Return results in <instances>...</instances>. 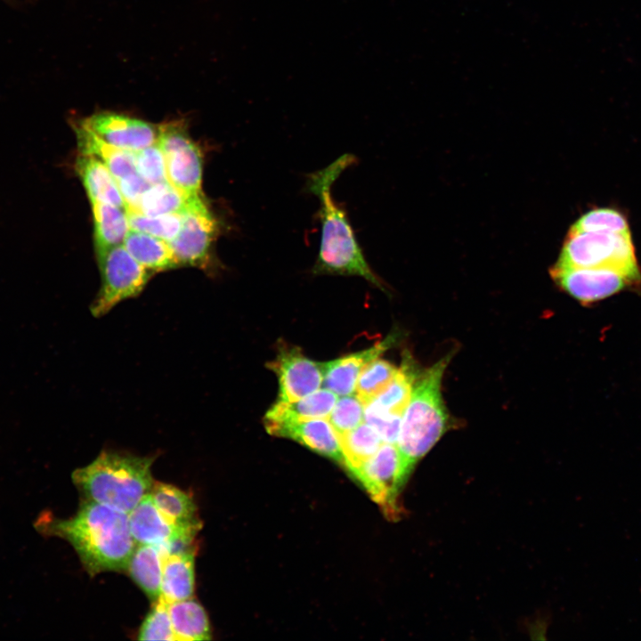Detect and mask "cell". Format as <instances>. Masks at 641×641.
<instances>
[{
	"mask_svg": "<svg viewBox=\"0 0 641 641\" xmlns=\"http://www.w3.org/2000/svg\"><path fill=\"white\" fill-rule=\"evenodd\" d=\"M345 468L351 473L373 456L383 443L376 430L361 423L355 428L338 434Z\"/></svg>",
	"mask_w": 641,
	"mask_h": 641,
	"instance_id": "26",
	"label": "cell"
},
{
	"mask_svg": "<svg viewBox=\"0 0 641 641\" xmlns=\"http://www.w3.org/2000/svg\"><path fill=\"white\" fill-rule=\"evenodd\" d=\"M157 142L165 156L168 182L185 196L200 195L202 157L184 122L159 125Z\"/></svg>",
	"mask_w": 641,
	"mask_h": 641,
	"instance_id": "8",
	"label": "cell"
},
{
	"mask_svg": "<svg viewBox=\"0 0 641 641\" xmlns=\"http://www.w3.org/2000/svg\"><path fill=\"white\" fill-rule=\"evenodd\" d=\"M117 183L126 205V211L137 212L141 197L150 184L137 172L117 180Z\"/></svg>",
	"mask_w": 641,
	"mask_h": 641,
	"instance_id": "35",
	"label": "cell"
},
{
	"mask_svg": "<svg viewBox=\"0 0 641 641\" xmlns=\"http://www.w3.org/2000/svg\"><path fill=\"white\" fill-rule=\"evenodd\" d=\"M94 224V245L96 256L121 245L130 230L126 209L117 206L90 201Z\"/></svg>",
	"mask_w": 641,
	"mask_h": 641,
	"instance_id": "22",
	"label": "cell"
},
{
	"mask_svg": "<svg viewBox=\"0 0 641 641\" xmlns=\"http://www.w3.org/2000/svg\"><path fill=\"white\" fill-rule=\"evenodd\" d=\"M106 142L132 152L157 143L158 126L116 112L103 111L78 120Z\"/></svg>",
	"mask_w": 641,
	"mask_h": 641,
	"instance_id": "13",
	"label": "cell"
},
{
	"mask_svg": "<svg viewBox=\"0 0 641 641\" xmlns=\"http://www.w3.org/2000/svg\"><path fill=\"white\" fill-rule=\"evenodd\" d=\"M572 267L610 268L634 282L641 279L630 231L568 232L556 263Z\"/></svg>",
	"mask_w": 641,
	"mask_h": 641,
	"instance_id": "5",
	"label": "cell"
},
{
	"mask_svg": "<svg viewBox=\"0 0 641 641\" xmlns=\"http://www.w3.org/2000/svg\"><path fill=\"white\" fill-rule=\"evenodd\" d=\"M182 224L176 237L169 242L181 265L207 269L211 248L218 234V223L200 195L190 197L180 213Z\"/></svg>",
	"mask_w": 641,
	"mask_h": 641,
	"instance_id": "9",
	"label": "cell"
},
{
	"mask_svg": "<svg viewBox=\"0 0 641 641\" xmlns=\"http://www.w3.org/2000/svg\"><path fill=\"white\" fill-rule=\"evenodd\" d=\"M101 278V288L90 306L95 317L108 313L123 300L137 296L152 272L141 265L123 245L113 247L97 256Z\"/></svg>",
	"mask_w": 641,
	"mask_h": 641,
	"instance_id": "6",
	"label": "cell"
},
{
	"mask_svg": "<svg viewBox=\"0 0 641 641\" xmlns=\"http://www.w3.org/2000/svg\"><path fill=\"white\" fill-rule=\"evenodd\" d=\"M137 173L150 185L168 182L166 159L157 143L134 152Z\"/></svg>",
	"mask_w": 641,
	"mask_h": 641,
	"instance_id": "33",
	"label": "cell"
},
{
	"mask_svg": "<svg viewBox=\"0 0 641 641\" xmlns=\"http://www.w3.org/2000/svg\"><path fill=\"white\" fill-rule=\"evenodd\" d=\"M154 458L102 451L91 464L76 469L72 481L85 499L129 514L153 487Z\"/></svg>",
	"mask_w": 641,
	"mask_h": 641,
	"instance_id": "3",
	"label": "cell"
},
{
	"mask_svg": "<svg viewBox=\"0 0 641 641\" xmlns=\"http://www.w3.org/2000/svg\"><path fill=\"white\" fill-rule=\"evenodd\" d=\"M355 162V156L345 153L328 166L307 175L306 191L319 199L316 216L321 225L320 244L312 272L359 276L385 290L384 284L365 258L346 211L336 202L331 193L335 181Z\"/></svg>",
	"mask_w": 641,
	"mask_h": 641,
	"instance_id": "2",
	"label": "cell"
},
{
	"mask_svg": "<svg viewBox=\"0 0 641 641\" xmlns=\"http://www.w3.org/2000/svg\"><path fill=\"white\" fill-rule=\"evenodd\" d=\"M130 229L142 231L167 241L178 234L182 219L180 214L150 216L140 212H126Z\"/></svg>",
	"mask_w": 641,
	"mask_h": 641,
	"instance_id": "30",
	"label": "cell"
},
{
	"mask_svg": "<svg viewBox=\"0 0 641 641\" xmlns=\"http://www.w3.org/2000/svg\"><path fill=\"white\" fill-rule=\"evenodd\" d=\"M264 423L270 434L297 442L345 468L338 434L329 419L319 418L288 421L264 420Z\"/></svg>",
	"mask_w": 641,
	"mask_h": 641,
	"instance_id": "14",
	"label": "cell"
},
{
	"mask_svg": "<svg viewBox=\"0 0 641 641\" xmlns=\"http://www.w3.org/2000/svg\"><path fill=\"white\" fill-rule=\"evenodd\" d=\"M402 417L387 415L364 406V421L378 434L383 442L396 443Z\"/></svg>",
	"mask_w": 641,
	"mask_h": 641,
	"instance_id": "34",
	"label": "cell"
},
{
	"mask_svg": "<svg viewBox=\"0 0 641 641\" xmlns=\"http://www.w3.org/2000/svg\"><path fill=\"white\" fill-rule=\"evenodd\" d=\"M76 169L90 201H100L126 209L117 180L97 158L80 154Z\"/></svg>",
	"mask_w": 641,
	"mask_h": 641,
	"instance_id": "17",
	"label": "cell"
},
{
	"mask_svg": "<svg viewBox=\"0 0 641 641\" xmlns=\"http://www.w3.org/2000/svg\"><path fill=\"white\" fill-rule=\"evenodd\" d=\"M570 231L588 232H629L626 216L620 211L608 208H594L583 214L571 227Z\"/></svg>",
	"mask_w": 641,
	"mask_h": 641,
	"instance_id": "29",
	"label": "cell"
},
{
	"mask_svg": "<svg viewBox=\"0 0 641 641\" xmlns=\"http://www.w3.org/2000/svg\"><path fill=\"white\" fill-rule=\"evenodd\" d=\"M388 342H379L368 349L323 363V388L337 396L353 394L364 366L379 357L388 348Z\"/></svg>",
	"mask_w": 641,
	"mask_h": 641,
	"instance_id": "15",
	"label": "cell"
},
{
	"mask_svg": "<svg viewBox=\"0 0 641 641\" xmlns=\"http://www.w3.org/2000/svg\"><path fill=\"white\" fill-rule=\"evenodd\" d=\"M189 198L169 182L151 184L142 195L137 212L150 216L180 214Z\"/></svg>",
	"mask_w": 641,
	"mask_h": 641,
	"instance_id": "27",
	"label": "cell"
},
{
	"mask_svg": "<svg viewBox=\"0 0 641 641\" xmlns=\"http://www.w3.org/2000/svg\"><path fill=\"white\" fill-rule=\"evenodd\" d=\"M413 470L396 443L383 442L377 452L351 475L360 483L389 518L399 516L398 496Z\"/></svg>",
	"mask_w": 641,
	"mask_h": 641,
	"instance_id": "7",
	"label": "cell"
},
{
	"mask_svg": "<svg viewBox=\"0 0 641 641\" xmlns=\"http://www.w3.org/2000/svg\"><path fill=\"white\" fill-rule=\"evenodd\" d=\"M122 244L133 258L151 272L179 267L169 243L164 239L130 229Z\"/></svg>",
	"mask_w": 641,
	"mask_h": 641,
	"instance_id": "20",
	"label": "cell"
},
{
	"mask_svg": "<svg viewBox=\"0 0 641 641\" xmlns=\"http://www.w3.org/2000/svg\"><path fill=\"white\" fill-rule=\"evenodd\" d=\"M337 395L323 388L294 402L278 401L270 408L264 420L288 421L311 418H327Z\"/></svg>",
	"mask_w": 641,
	"mask_h": 641,
	"instance_id": "21",
	"label": "cell"
},
{
	"mask_svg": "<svg viewBox=\"0 0 641 641\" xmlns=\"http://www.w3.org/2000/svg\"><path fill=\"white\" fill-rule=\"evenodd\" d=\"M168 611L175 640H210L211 629L205 609L196 600L169 603Z\"/></svg>",
	"mask_w": 641,
	"mask_h": 641,
	"instance_id": "23",
	"label": "cell"
},
{
	"mask_svg": "<svg viewBox=\"0 0 641 641\" xmlns=\"http://www.w3.org/2000/svg\"><path fill=\"white\" fill-rule=\"evenodd\" d=\"M130 529L136 544L168 548L171 553L185 550L199 529L176 525L158 510L150 493L128 514Z\"/></svg>",
	"mask_w": 641,
	"mask_h": 641,
	"instance_id": "12",
	"label": "cell"
},
{
	"mask_svg": "<svg viewBox=\"0 0 641 641\" xmlns=\"http://www.w3.org/2000/svg\"><path fill=\"white\" fill-rule=\"evenodd\" d=\"M35 528L44 535L67 540L91 576L126 570L136 547L127 513L88 499L68 519L42 513Z\"/></svg>",
	"mask_w": 641,
	"mask_h": 641,
	"instance_id": "1",
	"label": "cell"
},
{
	"mask_svg": "<svg viewBox=\"0 0 641 641\" xmlns=\"http://www.w3.org/2000/svg\"><path fill=\"white\" fill-rule=\"evenodd\" d=\"M549 272L562 290L583 304L605 299L635 283L624 273L610 268L572 267L556 264Z\"/></svg>",
	"mask_w": 641,
	"mask_h": 641,
	"instance_id": "10",
	"label": "cell"
},
{
	"mask_svg": "<svg viewBox=\"0 0 641 641\" xmlns=\"http://www.w3.org/2000/svg\"><path fill=\"white\" fill-rule=\"evenodd\" d=\"M452 354H446L417 374L413 383L396 442L402 458L412 468L450 427V416L443 403L441 387Z\"/></svg>",
	"mask_w": 641,
	"mask_h": 641,
	"instance_id": "4",
	"label": "cell"
},
{
	"mask_svg": "<svg viewBox=\"0 0 641 641\" xmlns=\"http://www.w3.org/2000/svg\"><path fill=\"white\" fill-rule=\"evenodd\" d=\"M398 369L379 357L370 361L362 369L357 384L356 395L365 405L378 395L390 384Z\"/></svg>",
	"mask_w": 641,
	"mask_h": 641,
	"instance_id": "28",
	"label": "cell"
},
{
	"mask_svg": "<svg viewBox=\"0 0 641 641\" xmlns=\"http://www.w3.org/2000/svg\"><path fill=\"white\" fill-rule=\"evenodd\" d=\"M417 374L411 357L405 356L404 361L390 384L364 406L387 415L402 417L410 402Z\"/></svg>",
	"mask_w": 641,
	"mask_h": 641,
	"instance_id": "25",
	"label": "cell"
},
{
	"mask_svg": "<svg viewBox=\"0 0 641 641\" xmlns=\"http://www.w3.org/2000/svg\"><path fill=\"white\" fill-rule=\"evenodd\" d=\"M267 367L278 377V401H297L322 385L323 363L307 358L296 346L280 343L276 357Z\"/></svg>",
	"mask_w": 641,
	"mask_h": 641,
	"instance_id": "11",
	"label": "cell"
},
{
	"mask_svg": "<svg viewBox=\"0 0 641 641\" xmlns=\"http://www.w3.org/2000/svg\"><path fill=\"white\" fill-rule=\"evenodd\" d=\"M150 494L158 510L171 523L199 530L196 505L186 492L172 484L156 483Z\"/></svg>",
	"mask_w": 641,
	"mask_h": 641,
	"instance_id": "24",
	"label": "cell"
},
{
	"mask_svg": "<svg viewBox=\"0 0 641 641\" xmlns=\"http://www.w3.org/2000/svg\"><path fill=\"white\" fill-rule=\"evenodd\" d=\"M142 622L138 633L140 640H175L170 614L169 603L159 596Z\"/></svg>",
	"mask_w": 641,
	"mask_h": 641,
	"instance_id": "31",
	"label": "cell"
},
{
	"mask_svg": "<svg viewBox=\"0 0 641 641\" xmlns=\"http://www.w3.org/2000/svg\"><path fill=\"white\" fill-rule=\"evenodd\" d=\"M194 579L192 550L170 553L163 564L160 596L168 603L191 598L194 591Z\"/></svg>",
	"mask_w": 641,
	"mask_h": 641,
	"instance_id": "19",
	"label": "cell"
},
{
	"mask_svg": "<svg viewBox=\"0 0 641 641\" xmlns=\"http://www.w3.org/2000/svg\"><path fill=\"white\" fill-rule=\"evenodd\" d=\"M364 404L356 394L343 395L337 400L329 421L337 434L350 431L364 420Z\"/></svg>",
	"mask_w": 641,
	"mask_h": 641,
	"instance_id": "32",
	"label": "cell"
},
{
	"mask_svg": "<svg viewBox=\"0 0 641 641\" xmlns=\"http://www.w3.org/2000/svg\"><path fill=\"white\" fill-rule=\"evenodd\" d=\"M80 154L100 159L116 180L137 172L134 152L115 147L87 129L78 121L74 126Z\"/></svg>",
	"mask_w": 641,
	"mask_h": 641,
	"instance_id": "18",
	"label": "cell"
},
{
	"mask_svg": "<svg viewBox=\"0 0 641 641\" xmlns=\"http://www.w3.org/2000/svg\"><path fill=\"white\" fill-rule=\"evenodd\" d=\"M168 548L154 544L136 545L126 570L131 578L153 602L161 595L162 569Z\"/></svg>",
	"mask_w": 641,
	"mask_h": 641,
	"instance_id": "16",
	"label": "cell"
}]
</instances>
